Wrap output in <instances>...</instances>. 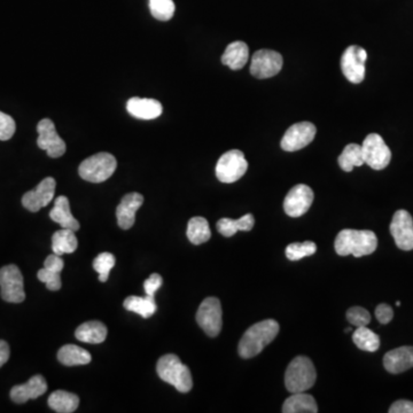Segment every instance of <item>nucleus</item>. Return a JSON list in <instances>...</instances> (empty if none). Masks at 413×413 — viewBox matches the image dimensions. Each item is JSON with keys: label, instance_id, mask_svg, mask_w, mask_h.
<instances>
[{"label": "nucleus", "instance_id": "dca6fc26", "mask_svg": "<svg viewBox=\"0 0 413 413\" xmlns=\"http://www.w3.org/2000/svg\"><path fill=\"white\" fill-rule=\"evenodd\" d=\"M56 179L52 177L42 179V182L36 186V189L26 192L22 198V205L29 212H40L52 201L56 193Z\"/></svg>", "mask_w": 413, "mask_h": 413}, {"label": "nucleus", "instance_id": "c85d7f7f", "mask_svg": "<svg viewBox=\"0 0 413 413\" xmlns=\"http://www.w3.org/2000/svg\"><path fill=\"white\" fill-rule=\"evenodd\" d=\"M79 241L75 235V231L69 228H61L56 231L52 237V251L54 254H72L77 249Z\"/></svg>", "mask_w": 413, "mask_h": 413}, {"label": "nucleus", "instance_id": "a211bd4d", "mask_svg": "<svg viewBox=\"0 0 413 413\" xmlns=\"http://www.w3.org/2000/svg\"><path fill=\"white\" fill-rule=\"evenodd\" d=\"M143 202V196L139 193H129L123 196L116 209L118 226L122 230H129L134 226L136 212L141 207Z\"/></svg>", "mask_w": 413, "mask_h": 413}, {"label": "nucleus", "instance_id": "72a5a7b5", "mask_svg": "<svg viewBox=\"0 0 413 413\" xmlns=\"http://www.w3.org/2000/svg\"><path fill=\"white\" fill-rule=\"evenodd\" d=\"M150 13L157 20L169 21L175 14L173 0H150Z\"/></svg>", "mask_w": 413, "mask_h": 413}, {"label": "nucleus", "instance_id": "1a4fd4ad", "mask_svg": "<svg viewBox=\"0 0 413 413\" xmlns=\"http://www.w3.org/2000/svg\"><path fill=\"white\" fill-rule=\"evenodd\" d=\"M196 322L210 338H215L221 331V306L217 297H207L198 306Z\"/></svg>", "mask_w": 413, "mask_h": 413}, {"label": "nucleus", "instance_id": "473e14b6", "mask_svg": "<svg viewBox=\"0 0 413 413\" xmlns=\"http://www.w3.org/2000/svg\"><path fill=\"white\" fill-rule=\"evenodd\" d=\"M352 341L358 349L363 352H377L380 347V338L379 335L375 334L373 331L368 329L366 326L357 327L352 334Z\"/></svg>", "mask_w": 413, "mask_h": 413}, {"label": "nucleus", "instance_id": "412c9836", "mask_svg": "<svg viewBox=\"0 0 413 413\" xmlns=\"http://www.w3.org/2000/svg\"><path fill=\"white\" fill-rule=\"evenodd\" d=\"M127 109L134 118L140 120H154L162 114V104L155 99L134 98L129 99Z\"/></svg>", "mask_w": 413, "mask_h": 413}, {"label": "nucleus", "instance_id": "2f4dec72", "mask_svg": "<svg viewBox=\"0 0 413 413\" xmlns=\"http://www.w3.org/2000/svg\"><path fill=\"white\" fill-rule=\"evenodd\" d=\"M338 166L345 173H350L354 166H361L364 164L363 150L361 145L358 143H349L345 147L341 155L338 157Z\"/></svg>", "mask_w": 413, "mask_h": 413}, {"label": "nucleus", "instance_id": "423d86ee", "mask_svg": "<svg viewBox=\"0 0 413 413\" xmlns=\"http://www.w3.org/2000/svg\"><path fill=\"white\" fill-rule=\"evenodd\" d=\"M248 169V162L244 154L239 150H228L218 159L216 176L225 184L237 182L244 176Z\"/></svg>", "mask_w": 413, "mask_h": 413}, {"label": "nucleus", "instance_id": "0eeeda50", "mask_svg": "<svg viewBox=\"0 0 413 413\" xmlns=\"http://www.w3.org/2000/svg\"><path fill=\"white\" fill-rule=\"evenodd\" d=\"M0 288L1 299L6 302L21 303L26 299L24 283L20 269L10 264L0 269Z\"/></svg>", "mask_w": 413, "mask_h": 413}, {"label": "nucleus", "instance_id": "b1692460", "mask_svg": "<svg viewBox=\"0 0 413 413\" xmlns=\"http://www.w3.org/2000/svg\"><path fill=\"white\" fill-rule=\"evenodd\" d=\"M75 336L79 341L91 345H99L107 338V327L98 320H92L81 324L77 327Z\"/></svg>", "mask_w": 413, "mask_h": 413}, {"label": "nucleus", "instance_id": "f704fd0d", "mask_svg": "<svg viewBox=\"0 0 413 413\" xmlns=\"http://www.w3.org/2000/svg\"><path fill=\"white\" fill-rule=\"evenodd\" d=\"M317 251V246L313 241L293 242L286 248V256L290 260H302L303 257L311 256Z\"/></svg>", "mask_w": 413, "mask_h": 413}, {"label": "nucleus", "instance_id": "c756f323", "mask_svg": "<svg viewBox=\"0 0 413 413\" xmlns=\"http://www.w3.org/2000/svg\"><path fill=\"white\" fill-rule=\"evenodd\" d=\"M124 308L127 311L138 313L143 318H150L154 313H157V306L155 299L152 296H129L124 299Z\"/></svg>", "mask_w": 413, "mask_h": 413}, {"label": "nucleus", "instance_id": "f8f14e48", "mask_svg": "<svg viewBox=\"0 0 413 413\" xmlns=\"http://www.w3.org/2000/svg\"><path fill=\"white\" fill-rule=\"evenodd\" d=\"M38 139L37 145L40 150H46L49 157L58 159L65 153V140L56 132V125L49 118H44L37 125Z\"/></svg>", "mask_w": 413, "mask_h": 413}, {"label": "nucleus", "instance_id": "cd10ccee", "mask_svg": "<svg viewBox=\"0 0 413 413\" xmlns=\"http://www.w3.org/2000/svg\"><path fill=\"white\" fill-rule=\"evenodd\" d=\"M49 407L58 413L75 412L79 407V398L77 395L65 391H56L49 397Z\"/></svg>", "mask_w": 413, "mask_h": 413}, {"label": "nucleus", "instance_id": "ea45409f", "mask_svg": "<svg viewBox=\"0 0 413 413\" xmlns=\"http://www.w3.org/2000/svg\"><path fill=\"white\" fill-rule=\"evenodd\" d=\"M375 317H377V322L382 324V325H386L388 322H391L393 317V311L391 309V306L384 304V303L379 304L377 306V309H375Z\"/></svg>", "mask_w": 413, "mask_h": 413}, {"label": "nucleus", "instance_id": "a878e982", "mask_svg": "<svg viewBox=\"0 0 413 413\" xmlns=\"http://www.w3.org/2000/svg\"><path fill=\"white\" fill-rule=\"evenodd\" d=\"M254 225V216L246 214L239 219L221 218L217 221V231L224 237H233L237 231H251Z\"/></svg>", "mask_w": 413, "mask_h": 413}, {"label": "nucleus", "instance_id": "393cba45", "mask_svg": "<svg viewBox=\"0 0 413 413\" xmlns=\"http://www.w3.org/2000/svg\"><path fill=\"white\" fill-rule=\"evenodd\" d=\"M283 413H315L318 412V407L309 393H294L288 397L283 405Z\"/></svg>", "mask_w": 413, "mask_h": 413}, {"label": "nucleus", "instance_id": "7c9ffc66", "mask_svg": "<svg viewBox=\"0 0 413 413\" xmlns=\"http://www.w3.org/2000/svg\"><path fill=\"white\" fill-rule=\"evenodd\" d=\"M186 235L193 244H205L212 237L208 221L203 217L191 218L187 225Z\"/></svg>", "mask_w": 413, "mask_h": 413}, {"label": "nucleus", "instance_id": "5701e85b", "mask_svg": "<svg viewBox=\"0 0 413 413\" xmlns=\"http://www.w3.org/2000/svg\"><path fill=\"white\" fill-rule=\"evenodd\" d=\"M249 59V49L244 42H233L228 45L221 56V63L228 65L232 70H240L244 68Z\"/></svg>", "mask_w": 413, "mask_h": 413}, {"label": "nucleus", "instance_id": "9d476101", "mask_svg": "<svg viewBox=\"0 0 413 413\" xmlns=\"http://www.w3.org/2000/svg\"><path fill=\"white\" fill-rule=\"evenodd\" d=\"M283 60L280 53L263 49L254 53L251 62V74L256 79H271L283 68Z\"/></svg>", "mask_w": 413, "mask_h": 413}, {"label": "nucleus", "instance_id": "ddd939ff", "mask_svg": "<svg viewBox=\"0 0 413 413\" xmlns=\"http://www.w3.org/2000/svg\"><path fill=\"white\" fill-rule=\"evenodd\" d=\"M315 129L311 122H299L293 124L292 127L286 131L281 139V148L286 152H296V150H302L308 146L309 143H313L315 139Z\"/></svg>", "mask_w": 413, "mask_h": 413}, {"label": "nucleus", "instance_id": "f03ea898", "mask_svg": "<svg viewBox=\"0 0 413 413\" xmlns=\"http://www.w3.org/2000/svg\"><path fill=\"white\" fill-rule=\"evenodd\" d=\"M377 247V235L368 230H342L334 242L335 251L340 256H366L373 254Z\"/></svg>", "mask_w": 413, "mask_h": 413}, {"label": "nucleus", "instance_id": "f257e3e1", "mask_svg": "<svg viewBox=\"0 0 413 413\" xmlns=\"http://www.w3.org/2000/svg\"><path fill=\"white\" fill-rule=\"evenodd\" d=\"M279 333V324L274 319L257 322L244 332L241 338L237 352L241 357L253 358L260 354L267 345L274 341Z\"/></svg>", "mask_w": 413, "mask_h": 413}, {"label": "nucleus", "instance_id": "aec40b11", "mask_svg": "<svg viewBox=\"0 0 413 413\" xmlns=\"http://www.w3.org/2000/svg\"><path fill=\"white\" fill-rule=\"evenodd\" d=\"M384 366L389 373L398 374L413 368V347L405 345L384 354Z\"/></svg>", "mask_w": 413, "mask_h": 413}, {"label": "nucleus", "instance_id": "4468645a", "mask_svg": "<svg viewBox=\"0 0 413 413\" xmlns=\"http://www.w3.org/2000/svg\"><path fill=\"white\" fill-rule=\"evenodd\" d=\"M313 202V189L308 185L299 184L287 193L283 200V210L290 217H301L309 210Z\"/></svg>", "mask_w": 413, "mask_h": 413}, {"label": "nucleus", "instance_id": "2eb2a0df", "mask_svg": "<svg viewBox=\"0 0 413 413\" xmlns=\"http://www.w3.org/2000/svg\"><path fill=\"white\" fill-rule=\"evenodd\" d=\"M391 235L395 244L402 251L413 249V219L407 210H397L391 223Z\"/></svg>", "mask_w": 413, "mask_h": 413}, {"label": "nucleus", "instance_id": "4c0bfd02", "mask_svg": "<svg viewBox=\"0 0 413 413\" xmlns=\"http://www.w3.org/2000/svg\"><path fill=\"white\" fill-rule=\"evenodd\" d=\"M15 130H17V124L14 118L0 111V140L1 141L10 140L15 134Z\"/></svg>", "mask_w": 413, "mask_h": 413}, {"label": "nucleus", "instance_id": "39448f33", "mask_svg": "<svg viewBox=\"0 0 413 413\" xmlns=\"http://www.w3.org/2000/svg\"><path fill=\"white\" fill-rule=\"evenodd\" d=\"M118 166L114 155L101 152L85 159L79 168V176L91 182H102L113 176Z\"/></svg>", "mask_w": 413, "mask_h": 413}, {"label": "nucleus", "instance_id": "bb28decb", "mask_svg": "<svg viewBox=\"0 0 413 413\" xmlns=\"http://www.w3.org/2000/svg\"><path fill=\"white\" fill-rule=\"evenodd\" d=\"M58 359L65 366H76L91 363L92 356L88 350L79 345H65L58 352Z\"/></svg>", "mask_w": 413, "mask_h": 413}, {"label": "nucleus", "instance_id": "4be33fe9", "mask_svg": "<svg viewBox=\"0 0 413 413\" xmlns=\"http://www.w3.org/2000/svg\"><path fill=\"white\" fill-rule=\"evenodd\" d=\"M49 217L53 221L61 225L62 228H69L72 231H79V223L70 212L69 200L67 196H61L56 198L54 207L49 212Z\"/></svg>", "mask_w": 413, "mask_h": 413}, {"label": "nucleus", "instance_id": "37998d69", "mask_svg": "<svg viewBox=\"0 0 413 413\" xmlns=\"http://www.w3.org/2000/svg\"><path fill=\"white\" fill-rule=\"evenodd\" d=\"M345 333L352 332V327H349V329H345Z\"/></svg>", "mask_w": 413, "mask_h": 413}, {"label": "nucleus", "instance_id": "f3484780", "mask_svg": "<svg viewBox=\"0 0 413 413\" xmlns=\"http://www.w3.org/2000/svg\"><path fill=\"white\" fill-rule=\"evenodd\" d=\"M47 391L45 377L37 374L30 377L26 384L14 386L10 391V398L17 404L26 403V400H35Z\"/></svg>", "mask_w": 413, "mask_h": 413}, {"label": "nucleus", "instance_id": "e433bc0d", "mask_svg": "<svg viewBox=\"0 0 413 413\" xmlns=\"http://www.w3.org/2000/svg\"><path fill=\"white\" fill-rule=\"evenodd\" d=\"M347 319L352 325L361 327V326H368V324H370L371 315L368 310L361 308V306H352L347 311Z\"/></svg>", "mask_w": 413, "mask_h": 413}, {"label": "nucleus", "instance_id": "7ed1b4c3", "mask_svg": "<svg viewBox=\"0 0 413 413\" xmlns=\"http://www.w3.org/2000/svg\"><path fill=\"white\" fill-rule=\"evenodd\" d=\"M157 372L164 382L171 384L180 393H189L192 389V374L176 354H164L159 358Z\"/></svg>", "mask_w": 413, "mask_h": 413}, {"label": "nucleus", "instance_id": "79ce46f5", "mask_svg": "<svg viewBox=\"0 0 413 413\" xmlns=\"http://www.w3.org/2000/svg\"><path fill=\"white\" fill-rule=\"evenodd\" d=\"M10 345L6 341L0 340V368L3 364H6L7 361L10 359Z\"/></svg>", "mask_w": 413, "mask_h": 413}, {"label": "nucleus", "instance_id": "a19ab883", "mask_svg": "<svg viewBox=\"0 0 413 413\" xmlns=\"http://www.w3.org/2000/svg\"><path fill=\"white\" fill-rule=\"evenodd\" d=\"M389 413H413V402L407 400H397L391 405Z\"/></svg>", "mask_w": 413, "mask_h": 413}, {"label": "nucleus", "instance_id": "6e6552de", "mask_svg": "<svg viewBox=\"0 0 413 413\" xmlns=\"http://www.w3.org/2000/svg\"><path fill=\"white\" fill-rule=\"evenodd\" d=\"M364 162L374 170H382L391 163V152L380 134H371L361 145Z\"/></svg>", "mask_w": 413, "mask_h": 413}, {"label": "nucleus", "instance_id": "6ab92c4d", "mask_svg": "<svg viewBox=\"0 0 413 413\" xmlns=\"http://www.w3.org/2000/svg\"><path fill=\"white\" fill-rule=\"evenodd\" d=\"M63 267H65V262L61 256L56 254L49 255L46 257L44 267L38 271L37 276L42 283H45L47 290H59L62 286L60 274L63 270Z\"/></svg>", "mask_w": 413, "mask_h": 413}, {"label": "nucleus", "instance_id": "9b49d317", "mask_svg": "<svg viewBox=\"0 0 413 413\" xmlns=\"http://www.w3.org/2000/svg\"><path fill=\"white\" fill-rule=\"evenodd\" d=\"M366 60L368 52L361 46L347 47L341 58V69L345 79L354 84H359L364 81Z\"/></svg>", "mask_w": 413, "mask_h": 413}, {"label": "nucleus", "instance_id": "20e7f679", "mask_svg": "<svg viewBox=\"0 0 413 413\" xmlns=\"http://www.w3.org/2000/svg\"><path fill=\"white\" fill-rule=\"evenodd\" d=\"M315 365L310 358L297 356L290 361L285 373V386L290 393H304L315 382Z\"/></svg>", "mask_w": 413, "mask_h": 413}, {"label": "nucleus", "instance_id": "58836bf2", "mask_svg": "<svg viewBox=\"0 0 413 413\" xmlns=\"http://www.w3.org/2000/svg\"><path fill=\"white\" fill-rule=\"evenodd\" d=\"M162 276H159V274H150V278L145 280V283H143L145 293H146V295L154 297L157 290H159V287L162 286Z\"/></svg>", "mask_w": 413, "mask_h": 413}, {"label": "nucleus", "instance_id": "c9c22d12", "mask_svg": "<svg viewBox=\"0 0 413 413\" xmlns=\"http://www.w3.org/2000/svg\"><path fill=\"white\" fill-rule=\"evenodd\" d=\"M116 260L111 253H101L93 260V269L99 274V280L101 283H106L109 276V272L115 267Z\"/></svg>", "mask_w": 413, "mask_h": 413}]
</instances>
